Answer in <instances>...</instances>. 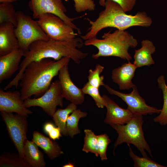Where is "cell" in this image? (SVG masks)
<instances>
[{
  "mask_svg": "<svg viewBox=\"0 0 167 167\" xmlns=\"http://www.w3.org/2000/svg\"><path fill=\"white\" fill-rule=\"evenodd\" d=\"M84 44L83 39L75 37L68 41H60L50 39L47 41L39 40L32 43L24 52V58L20 65L19 72L10 82L12 86L17 87L27 66L32 62L45 58L58 60L64 57L72 59L77 64L88 55L78 48Z\"/></svg>",
  "mask_w": 167,
  "mask_h": 167,
  "instance_id": "1",
  "label": "cell"
},
{
  "mask_svg": "<svg viewBox=\"0 0 167 167\" xmlns=\"http://www.w3.org/2000/svg\"><path fill=\"white\" fill-rule=\"evenodd\" d=\"M71 59L64 57L58 60L43 59L32 62L26 67L19 85L23 100L32 96H40L48 89L53 78Z\"/></svg>",
  "mask_w": 167,
  "mask_h": 167,
  "instance_id": "2",
  "label": "cell"
},
{
  "mask_svg": "<svg viewBox=\"0 0 167 167\" xmlns=\"http://www.w3.org/2000/svg\"><path fill=\"white\" fill-rule=\"evenodd\" d=\"M104 6L105 9L95 21L86 18L91 26L88 32L81 36L83 40L96 37L100 31L107 27L125 30L135 26L147 27L152 24L151 18L145 12H139L135 15H127L118 4L111 0H105Z\"/></svg>",
  "mask_w": 167,
  "mask_h": 167,
  "instance_id": "3",
  "label": "cell"
},
{
  "mask_svg": "<svg viewBox=\"0 0 167 167\" xmlns=\"http://www.w3.org/2000/svg\"><path fill=\"white\" fill-rule=\"evenodd\" d=\"M102 38L95 37L84 42L85 45H92L98 49V52L92 54L93 58L97 59L101 57L114 56L128 61L132 59L128 49L130 47H136L138 42L128 32L117 29L113 33L110 31L104 33Z\"/></svg>",
  "mask_w": 167,
  "mask_h": 167,
  "instance_id": "4",
  "label": "cell"
},
{
  "mask_svg": "<svg viewBox=\"0 0 167 167\" xmlns=\"http://www.w3.org/2000/svg\"><path fill=\"white\" fill-rule=\"evenodd\" d=\"M143 123V115L135 114L125 125H111L118 134L114 144L113 151L118 145L126 143L136 147L143 157H148L145 151L152 156L151 151L144 137L142 129Z\"/></svg>",
  "mask_w": 167,
  "mask_h": 167,
  "instance_id": "5",
  "label": "cell"
},
{
  "mask_svg": "<svg viewBox=\"0 0 167 167\" xmlns=\"http://www.w3.org/2000/svg\"><path fill=\"white\" fill-rule=\"evenodd\" d=\"M17 23L15 32L20 49L25 52L33 42L50 39L37 21L33 20L29 15L20 11H17Z\"/></svg>",
  "mask_w": 167,
  "mask_h": 167,
  "instance_id": "6",
  "label": "cell"
},
{
  "mask_svg": "<svg viewBox=\"0 0 167 167\" xmlns=\"http://www.w3.org/2000/svg\"><path fill=\"white\" fill-rule=\"evenodd\" d=\"M9 136L18 151V154L24 157V144L27 139L28 122L27 117L18 113L1 112ZM24 159V158H23Z\"/></svg>",
  "mask_w": 167,
  "mask_h": 167,
  "instance_id": "7",
  "label": "cell"
},
{
  "mask_svg": "<svg viewBox=\"0 0 167 167\" xmlns=\"http://www.w3.org/2000/svg\"><path fill=\"white\" fill-rule=\"evenodd\" d=\"M38 24L50 39L68 41L76 37L74 29L60 17L54 14L45 13L38 19Z\"/></svg>",
  "mask_w": 167,
  "mask_h": 167,
  "instance_id": "8",
  "label": "cell"
},
{
  "mask_svg": "<svg viewBox=\"0 0 167 167\" xmlns=\"http://www.w3.org/2000/svg\"><path fill=\"white\" fill-rule=\"evenodd\" d=\"M64 98L59 80L51 83L48 89L37 98H30L24 100L25 106L28 108L38 106L48 115L52 117L58 106H63Z\"/></svg>",
  "mask_w": 167,
  "mask_h": 167,
  "instance_id": "9",
  "label": "cell"
},
{
  "mask_svg": "<svg viewBox=\"0 0 167 167\" xmlns=\"http://www.w3.org/2000/svg\"><path fill=\"white\" fill-rule=\"evenodd\" d=\"M28 6L32 12L34 19H38L40 15L45 13L53 14L60 17L79 34H81L80 29L73 21L82 16L74 18L68 17L65 14L67 10L62 0H30Z\"/></svg>",
  "mask_w": 167,
  "mask_h": 167,
  "instance_id": "10",
  "label": "cell"
},
{
  "mask_svg": "<svg viewBox=\"0 0 167 167\" xmlns=\"http://www.w3.org/2000/svg\"><path fill=\"white\" fill-rule=\"evenodd\" d=\"M110 94L117 96L124 101L127 105V108L134 114L147 115L160 113L161 109L150 106L139 95L135 84L132 88V91L128 94L124 93L115 90L108 85L105 84L103 86Z\"/></svg>",
  "mask_w": 167,
  "mask_h": 167,
  "instance_id": "11",
  "label": "cell"
},
{
  "mask_svg": "<svg viewBox=\"0 0 167 167\" xmlns=\"http://www.w3.org/2000/svg\"><path fill=\"white\" fill-rule=\"evenodd\" d=\"M68 62L60 70L58 77L64 98L76 105H81L84 100L82 89L78 88L71 80L69 73Z\"/></svg>",
  "mask_w": 167,
  "mask_h": 167,
  "instance_id": "12",
  "label": "cell"
},
{
  "mask_svg": "<svg viewBox=\"0 0 167 167\" xmlns=\"http://www.w3.org/2000/svg\"><path fill=\"white\" fill-rule=\"evenodd\" d=\"M0 89V111L15 113L28 117L32 112L28 109L21 98L20 91L6 92Z\"/></svg>",
  "mask_w": 167,
  "mask_h": 167,
  "instance_id": "13",
  "label": "cell"
},
{
  "mask_svg": "<svg viewBox=\"0 0 167 167\" xmlns=\"http://www.w3.org/2000/svg\"><path fill=\"white\" fill-rule=\"evenodd\" d=\"M105 102L107 113L104 122L110 125H124L128 122L134 117V114L128 109L120 107L106 95L102 96Z\"/></svg>",
  "mask_w": 167,
  "mask_h": 167,
  "instance_id": "14",
  "label": "cell"
},
{
  "mask_svg": "<svg viewBox=\"0 0 167 167\" xmlns=\"http://www.w3.org/2000/svg\"><path fill=\"white\" fill-rule=\"evenodd\" d=\"M24 52L19 49L7 54L0 56V83L10 79L19 70Z\"/></svg>",
  "mask_w": 167,
  "mask_h": 167,
  "instance_id": "15",
  "label": "cell"
},
{
  "mask_svg": "<svg viewBox=\"0 0 167 167\" xmlns=\"http://www.w3.org/2000/svg\"><path fill=\"white\" fill-rule=\"evenodd\" d=\"M14 25L10 23L0 24V56L20 49Z\"/></svg>",
  "mask_w": 167,
  "mask_h": 167,
  "instance_id": "16",
  "label": "cell"
},
{
  "mask_svg": "<svg viewBox=\"0 0 167 167\" xmlns=\"http://www.w3.org/2000/svg\"><path fill=\"white\" fill-rule=\"evenodd\" d=\"M137 68L134 64L129 61L127 63H125L121 66L114 69L111 76L113 82L118 84L121 90L132 88L134 84L132 79Z\"/></svg>",
  "mask_w": 167,
  "mask_h": 167,
  "instance_id": "17",
  "label": "cell"
},
{
  "mask_svg": "<svg viewBox=\"0 0 167 167\" xmlns=\"http://www.w3.org/2000/svg\"><path fill=\"white\" fill-rule=\"evenodd\" d=\"M32 141L41 148L51 160H53L64 153L58 144L41 133L37 131L32 134Z\"/></svg>",
  "mask_w": 167,
  "mask_h": 167,
  "instance_id": "18",
  "label": "cell"
},
{
  "mask_svg": "<svg viewBox=\"0 0 167 167\" xmlns=\"http://www.w3.org/2000/svg\"><path fill=\"white\" fill-rule=\"evenodd\" d=\"M142 47L135 50L133 64L138 68L147 66H149L155 63L152 54L156 51L153 43L148 40L141 41Z\"/></svg>",
  "mask_w": 167,
  "mask_h": 167,
  "instance_id": "19",
  "label": "cell"
},
{
  "mask_svg": "<svg viewBox=\"0 0 167 167\" xmlns=\"http://www.w3.org/2000/svg\"><path fill=\"white\" fill-rule=\"evenodd\" d=\"M24 159L31 167H45L46 165L44 154L32 140H27L24 147Z\"/></svg>",
  "mask_w": 167,
  "mask_h": 167,
  "instance_id": "20",
  "label": "cell"
},
{
  "mask_svg": "<svg viewBox=\"0 0 167 167\" xmlns=\"http://www.w3.org/2000/svg\"><path fill=\"white\" fill-rule=\"evenodd\" d=\"M77 109V105L71 103L64 109H58L53 115V120L64 136L68 135L66 129V121L69 114Z\"/></svg>",
  "mask_w": 167,
  "mask_h": 167,
  "instance_id": "21",
  "label": "cell"
},
{
  "mask_svg": "<svg viewBox=\"0 0 167 167\" xmlns=\"http://www.w3.org/2000/svg\"><path fill=\"white\" fill-rule=\"evenodd\" d=\"M87 113L81 111L79 109H76L73 111L67 118L66 129L68 135L71 138L77 134H80V131L78 127V123L81 118L87 116Z\"/></svg>",
  "mask_w": 167,
  "mask_h": 167,
  "instance_id": "22",
  "label": "cell"
},
{
  "mask_svg": "<svg viewBox=\"0 0 167 167\" xmlns=\"http://www.w3.org/2000/svg\"><path fill=\"white\" fill-rule=\"evenodd\" d=\"M0 167H31L19 154L5 152L0 156Z\"/></svg>",
  "mask_w": 167,
  "mask_h": 167,
  "instance_id": "23",
  "label": "cell"
},
{
  "mask_svg": "<svg viewBox=\"0 0 167 167\" xmlns=\"http://www.w3.org/2000/svg\"><path fill=\"white\" fill-rule=\"evenodd\" d=\"M5 23H11L15 27L17 26V11L11 3L0 4V24Z\"/></svg>",
  "mask_w": 167,
  "mask_h": 167,
  "instance_id": "24",
  "label": "cell"
},
{
  "mask_svg": "<svg viewBox=\"0 0 167 167\" xmlns=\"http://www.w3.org/2000/svg\"><path fill=\"white\" fill-rule=\"evenodd\" d=\"M159 88L162 90L163 95L164 103L160 114L153 119L154 121L161 125L167 124V86L166 84L164 76L161 75L157 79Z\"/></svg>",
  "mask_w": 167,
  "mask_h": 167,
  "instance_id": "25",
  "label": "cell"
},
{
  "mask_svg": "<svg viewBox=\"0 0 167 167\" xmlns=\"http://www.w3.org/2000/svg\"><path fill=\"white\" fill-rule=\"evenodd\" d=\"M84 132V144L82 151L87 153L92 152L96 156H98L99 151L97 135L91 130L89 129H85Z\"/></svg>",
  "mask_w": 167,
  "mask_h": 167,
  "instance_id": "26",
  "label": "cell"
},
{
  "mask_svg": "<svg viewBox=\"0 0 167 167\" xmlns=\"http://www.w3.org/2000/svg\"><path fill=\"white\" fill-rule=\"evenodd\" d=\"M104 69V67L103 66L97 64L94 70H89L88 82L92 86L98 88L100 86H104L105 84L103 82L104 76L100 75Z\"/></svg>",
  "mask_w": 167,
  "mask_h": 167,
  "instance_id": "27",
  "label": "cell"
},
{
  "mask_svg": "<svg viewBox=\"0 0 167 167\" xmlns=\"http://www.w3.org/2000/svg\"><path fill=\"white\" fill-rule=\"evenodd\" d=\"M82 89L84 94H88L92 97L98 108H103L105 106V102L102 96L100 95L98 88L92 86L87 82Z\"/></svg>",
  "mask_w": 167,
  "mask_h": 167,
  "instance_id": "28",
  "label": "cell"
},
{
  "mask_svg": "<svg viewBox=\"0 0 167 167\" xmlns=\"http://www.w3.org/2000/svg\"><path fill=\"white\" fill-rule=\"evenodd\" d=\"M129 148V155L134 162L135 167H164L152 160L148 157H139L135 155L132 151L129 144H127Z\"/></svg>",
  "mask_w": 167,
  "mask_h": 167,
  "instance_id": "29",
  "label": "cell"
},
{
  "mask_svg": "<svg viewBox=\"0 0 167 167\" xmlns=\"http://www.w3.org/2000/svg\"><path fill=\"white\" fill-rule=\"evenodd\" d=\"M99 156L102 161L107 160L106 151L107 147L111 141L108 136L106 134L97 135Z\"/></svg>",
  "mask_w": 167,
  "mask_h": 167,
  "instance_id": "30",
  "label": "cell"
},
{
  "mask_svg": "<svg viewBox=\"0 0 167 167\" xmlns=\"http://www.w3.org/2000/svg\"><path fill=\"white\" fill-rule=\"evenodd\" d=\"M76 11L78 13L86 11H94L95 5L92 0H73Z\"/></svg>",
  "mask_w": 167,
  "mask_h": 167,
  "instance_id": "31",
  "label": "cell"
},
{
  "mask_svg": "<svg viewBox=\"0 0 167 167\" xmlns=\"http://www.w3.org/2000/svg\"><path fill=\"white\" fill-rule=\"evenodd\" d=\"M118 4L126 12L131 10L135 5L136 0H111ZM105 0H99V4L104 7Z\"/></svg>",
  "mask_w": 167,
  "mask_h": 167,
  "instance_id": "32",
  "label": "cell"
},
{
  "mask_svg": "<svg viewBox=\"0 0 167 167\" xmlns=\"http://www.w3.org/2000/svg\"><path fill=\"white\" fill-rule=\"evenodd\" d=\"M48 135L50 138L53 140L59 139L62 136L60 130L58 127H54Z\"/></svg>",
  "mask_w": 167,
  "mask_h": 167,
  "instance_id": "33",
  "label": "cell"
},
{
  "mask_svg": "<svg viewBox=\"0 0 167 167\" xmlns=\"http://www.w3.org/2000/svg\"><path fill=\"white\" fill-rule=\"evenodd\" d=\"M54 126L52 123L48 122L45 124L43 129L44 132L48 134L49 132L54 127Z\"/></svg>",
  "mask_w": 167,
  "mask_h": 167,
  "instance_id": "34",
  "label": "cell"
},
{
  "mask_svg": "<svg viewBox=\"0 0 167 167\" xmlns=\"http://www.w3.org/2000/svg\"><path fill=\"white\" fill-rule=\"evenodd\" d=\"M19 0H0V3H11Z\"/></svg>",
  "mask_w": 167,
  "mask_h": 167,
  "instance_id": "35",
  "label": "cell"
},
{
  "mask_svg": "<svg viewBox=\"0 0 167 167\" xmlns=\"http://www.w3.org/2000/svg\"><path fill=\"white\" fill-rule=\"evenodd\" d=\"M74 165L71 163H69L62 166L63 167H74Z\"/></svg>",
  "mask_w": 167,
  "mask_h": 167,
  "instance_id": "36",
  "label": "cell"
}]
</instances>
